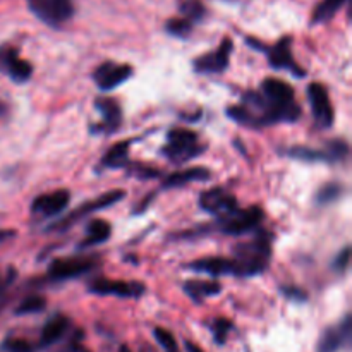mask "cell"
I'll use <instances>...</instances> for the list:
<instances>
[{"instance_id":"14","label":"cell","mask_w":352,"mask_h":352,"mask_svg":"<svg viewBox=\"0 0 352 352\" xmlns=\"http://www.w3.org/2000/svg\"><path fill=\"white\" fill-rule=\"evenodd\" d=\"M0 71L16 82H26L33 76V65L19 57V52L14 47L0 48Z\"/></svg>"},{"instance_id":"18","label":"cell","mask_w":352,"mask_h":352,"mask_svg":"<svg viewBox=\"0 0 352 352\" xmlns=\"http://www.w3.org/2000/svg\"><path fill=\"white\" fill-rule=\"evenodd\" d=\"M212 179V172L205 167H191L186 168V170L174 172V174L167 175L162 184L164 189H172V188H182L186 184H191V182H205Z\"/></svg>"},{"instance_id":"15","label":"cell","mask_w":352,"mask_h":352,"mask_svg":"<svg viewBox=\"0 0 352 352\" xmlns=\"http://www.w3.org/2000/svg\"><path fill=\"white\" fill-rule=\"evenodd\" d=\"M96 110L100 113V124L98 126H91V133L98 134H113L122 124V110L120 105L113 98H96L95 102Z\"/></svg>"},{"instance_id":"17","label":"cell","mask_w":352,"mask_h":352,"mask_svg":"<svg viewBox=\"0 0 352 352\" xmlns=\"http://www.w3.org/2000/svg\"><path fill=\"white\" fill-rule=\"evenodd\" d=\"M69 201H71V195L67 189H57L54 192H47V195L34 198L31 212L43 217H57L58 213L67 208Z\"/></svg>"},{"instance_id":"10","label":"cell","mask_w":352,"mask_h":352,"mask_svg":"<svg viewBox=\"0 0 352 352\" xmlns=\"http://www.w3.org/2000/svg\"><path fill=\"white\" fill-rule=\"evenodd\" d=\"M98 265L95 258H65V260H54L48 267V277L50 280L62 282L69 278L81 277L88 274Z\"/></svg>"},{"instance_id":"22","label":"cell","mask_w":352,"mask_h":352,"mask_svg":"<svg viewBox=\"0 0 352 352\" xmlns=\"http://www.w3.org/2000/svg\"><path fill=\"white\" fill-rule=\"evenodd\" d=\"M112 236V226H110L107 220L95 219L88 223V229H86V237L82 239L81 248H89L96 246L100 243H105Z\"/></svg>"},{"instance_id":"1","label":"cell","mask_w":352,"mask_h":352,"mask_svg":"<svg viewBox=\"0 0 352 352\" xmlns=\"http://www.w3.org/2000/svg\"><path fill=\"white\" fill-rule=\"evenodd\" d=\"M265 110V126L275 122H296L301 116V107L289 82L277 78H267L260 88Z\"/></svg>"},{"instance_id":"30","label":"cell","mask_w":352,"mask_h":352,"mask_svg":"<svg viewBox=\"0 0 352 352\" xmlns=\"http://www.w3.org/2000/svg\"><path fill=\"white\" fill-rule=\"evenodd\" d=\"M325 151L327 155H329L330 164H333V162H342L346 160L347 155H349V144L344 140H333L327 143Z\"/></svg>"},{"instance_id":"9","label":"cell","mask_w":352,"mask_h":352,"mask_svg":"<svg viewBox=\"0 0 352 352\" xmlns=\"http://www.w3.org/2000/svg\"><path fill=\"white\" fill-rule=\"evenodd\" d=\"M306 91H308L309 105H311L316 124L320 127H323V129L332 127L333 120H336V112H333L332 100H330L325 86L320 85V82H311Z\"/></svg>"},{"instance_id":"36","label":"cell","mask_w":352,"mask_h":352,"mask_svg":"<svg viewBox=\"0 0 352 352\" xmlns=\"http://www.w3.org/2000/svg\"><path fill=\"white\" fill-rule=\"evenodd\" d=\"M282 294H285L289 299H292V301L299 302H305L306 299H308V294L298 287H282Z\"/></svg>"},{"instance_id":"40","label":"cell","mask_w":352,"mask_h":352,"mask_svg":"<svg viewBox=\"0 0 352 352\" xmlns=\"http://www.w3.org/2000/svg\"><path fill=\"white\" fill-rule=\"evenodd\" d=\"M184 346H186V351H188V352H203L198 346H195V344L189 342V340H186Z\"/></svg>"},{"instance_id":"41","label":"cell","mask_w":352,"mask_h":352,"mask_svg":"<svg viewBox=\"0 0 352 352\" xmlns=\"http://www.w3.org/2000/svg\"><path fill=\"white\" fill-rule=\"evenodd\" d=\"M119 352H131L129 349H127V347L126 346H122V347H120V349H119Z\"/></svg>"},{"instance_id":"28","label":"cell","mask_w":352,"mask_h":352,"mask_svg":"<svg viewBox=\"0 0 352 352\" xmlns=\"http://www.w3.org/2000/svg\"><path fill=\"white\" fill-rule=\"evenodd\" d=\"M45 308H47V299L41 296H30L17 306L16 315H33V313H41Z\"/></svg>"},{"instance_id":"31","label":"cell","mask_w":352,"mask_h":352,"mask_svg":"<svg viewBox=\"0 0 352 352\" xmlns=\"http://www.w3.org/2000/svg\"><path fill=\"white\" fill-rule=\"evenodd\" d=\"M127 172L134 177H140V179H158L162 175V172L158 168L150 167V165H144V164H138V162H131L126 165Z\"/></svg>"},{"instance_id":"24","label":"cell","mask_w":352,"mask_h":352,"mask_svg":"<svg viewBox=\"0 0 352 352\" xmlns=\"http://www.w3.org/2000/svg\"><path fill=\"white\" fill-rule=\"evenodd\" d=\"M347 2H349V0H322V2L315 7V10H313L311 24L329 23V21L333 19V16H336Z\"/></svg>"},{"instance_id":"21","label":"cell","mask_w":352,"mask_h":352,"mask_svg":"<svg viewBox=\"0 0 352 352\" xmlns=\"http://www.w3.org/2000/svg\"><path fill=\"white\" fill-rule=\"evenodd\" d=\"M129 146L131 141H120L116 143L105 155L102 157L100 164L103 168H126L129 164Z\"/></svg>"},{"instance_id":"11","label":"cell","mask_w":352,"mask_h":352,"mask_svg":"<svg viewBox=\"0 0 352 352\" xmlns=\"http://www.w3.org/2000/svg\"><path fill=\"white\" fill-rule=\"evenodd\" d=\"M134 69L129 64H117V62H103L93 72L96 86L103 93L112 91L127 81L133 76Z\"/></svg>"},{"instance_id":"20","label":"cell","mask_w":352,"mask_h":352,"mask_svg":"<svg viewBox=\"0 0 352 352\" xmlns=\"http://www.w3.org/2000/svg\"><path fill=\"white\" fill-rule=\"evenodd\" d=\"M69 327H71V322H69L67 316L64 315H55L54 318L48 320L47 325L41 330L40 347H50L54 346V344H57L58 340L64 339Z\"/></svg>"},{"instance_id":"38","label":"cell","mask_w":352,"mask_h":352,"mask_svg":"<svg viewBox=\"0 0 352 352\" xmlns=\"http://www.w3.org/2000/svg\"><path fill=\"white\" fill-rule=\"evenodd\" d=\"M155 198V192H151V195L150 196H148V198H144L143 199V201H141V205L140 206H138V208L136 210H134V215H140V213H143L144 212V210H146L148 208V205H150V201H151V199H153Z\"/></svg>"},{"instance_id":"37","label":"cell","mask_w":352,"mask_h":352,"mask_svg":"<svg viewBox=\"0 0 352 352\" xmlns=\"http://www.w3.org/2000/svg\"><path fill=\"white\" fill-rule=\"evenodd\" d=\"M81 339H82V332L79 330V332H76V336L72 337L71 342L67 344V347L65 349H62L60 352H79L82 349L81 347Z\"/></svg>"},{"instance_id":"3","label":"cell","mask_w":352,"mask_h":352,"mask_svg":"<svg viewBox=\"0 0 352 352\" xmlns=\"http://www.w3.org/2000/svg\"><path fill=\"white\" fill-rule=\"evenodd\" d=\"M205 151L199 136L191 129H184V127H175V129L168 131L167 143L162 148V155L172 164H184V162L192 160L198 155Z\"/></svg>"},{"instance_id":"34","label":"cell","mask_w":352,"mask_h":352,"mask_svg":"<svg viewBox=\"0 0 352 352\" xmlns=\"http://www.w3.org/2000/svg\"><path fill=\"white\" fill-rule=\"evenodd\" d=\"M2 349L6 352H34L33 344L24 339H7L2 344Z\"/></svg>"},{"instance_id":"29","label":"cell","mask_w":352,"mask_h":352,"mask_svg":"<svg viewBox=\"0 0 352 352\" xmlns=\"http://www.w3.org/2000/svg\"><path fill=\"white\" fill-rule=\"evenodd\" d=\"M340 195H342V186L337 184V182H329V184L320 188L315 199L318 205H330V203H333L336 199H339Z\"/></svg>"},{"instance_id":"32","label":"cell","mask_w":352,"mask_h":352,"mask_svg":"<svg viewBox=\"0 0 352 352\" xmlns=\"http://www.w3.org/2000/svg\"><path fill=\"white\" fill-rule=\"evenodd\" d=\"M230 329H232V323L226 318H219L213 322V339L219 346H223L227 340V336H229Z\"/></svg>"},{"instance_id":"4","label":"cell","mask_w":352,"mask_h":352,"mask_svg":"<svg viewBox=\"0 0 352 352\" xmlns=\"http://www.w3.org/2000/svg\"><path fill=\"white\" fill-rule=\"evenodd\" d=\"M248 45L254 48V50L265 52L268 57V62H270L272 67L275 69H285L291 74L298 76V78H305L306 71L294 60L292 57V38L291 36H284L277 41L272 47H267L261 41L253 40V38H248Z\"/></svg>"},{"instance_id":"25","label":"cell","mask_w":352,"mask_h":352,"mask_svg":"<svg viewBox=\"0 0 352 352\" xmlns=\"http://www.w3.org/2000/svg\"><path fill=\"white\" fill-rule=\"evenodd\" d=\"M287 157L294 158V160L301 162H327L330 164L329 155H327L325 150H316V148H308V146H292L287 148L284 151Z\"/></svg>"},{"instance_id":"5","label":"cell","mask_w":352,"mask_h":352,"mask_svg":"<svg viewBox=\"0 0 352 352\" xmlns=\"http://www.w3.org/2000/svg\"><path fill=\"white\" fill-rule=\"evenodd\" d=\"M28 9L34 17L50 28H60L74 17L72 0H26Z\"/></svg>"},{"instance_id":"8","label":"cell","mask_w":352,"mask_h":352,"mask_svg":"<svg viewBox=\"0 0 352 352\" xmlns=\"http://www.w3.org/2000/svg\"><path fill=\"white\" fill-rule=\"evenodd\" d=\"M88 291L96 296H116V298L138 299L146 292L141 282L112 280V278H95L89 282Z\"/></svg>"},{"instance_id":"6","label":"cell","mask_w":352,"mask_h":352,"mask_svg":"<svg viewBox=\"0 0 352 352\" xmlns=\"http://www.w3.org/2000/svg\"><path fill=\"white\" fill-rule=\"evenodd\" d=\"M265 213L260 206H248V208H234L227 215L220 217L219 227L220 232L229 234V236H243V234L254 230L263 220Z\"/></svg>"},{"instance_id":"23","label":"cell","mask_w":352,"mask_h":352,"mask_svg":"<svg viewBox=\"0 0 352 352\" xmlns=\"http://www.w3.org/2000/svg\"><path fill=\"white\" fill-rule=\"evenodd\" d=\"M184 291L192 301L199 302L210 296H217L222 292V285L219 282H203V280H189L184 284Z\"/></svg>"},{"instance_id":"19","label":"cell","mask_w":352,"mask_h":352,"mask_svg":"<svg viewBox=\"0 0 352 352\" xmlns=\"http://www.w3.org/2000/svg\"><path fill=\"white\" fill-rule=\"evenodd\" d=\"M191 270L201 272V274L213 275V277H220V275H234V263L230 258H203V260H196L188 265Z\"/></svg>"},{"instance_id":"12","label":"cell","mask_w":352,"mask_h":352,"mask_svg":"<svg viewBox=\"0 0 352 352\" xmlns=\"http://www.w3.org/2000/svg\"><path fill=\"white\" fill-rule=\"evenodd\" d=\"M232 48L234 41L230 38H223V41L219 45L217 50L196 58L195 64H192L195 71L199 72V74H220V72L229 67Z\"/></svg>"},{"instance_id":"13","label":"cell","mask_w":352,"mask_h":352,"mask_svg":"<svg viewBox=\"0 0 352 352\" xmlns=\"http://www.w3.org/2000/svg\"><path fill=\"white\" fill-rule=\"evenodd\" d=\"M199 208L205 210L210 215H215L217 219L227 215L237 208L236 196L223 188H213L199 195Z\"/></svg>"},{"instance_id":"39","label":"cell","mask_w":352,"mask_h":352,"mask_svg":"<svg viewBox=\"0 0 352 352\" xmlns=\"http://www.w3.org/2000/svg\"><path fill=\"white\" fill-rule=\"evenodd\" d=\"M7 113H9V105L3 100H0V119H6Z\"/></svg>"},{"instance_id":"7","label":"cell","mask_w":352,"mask_h":352,"mask_svg":"<svg viewBox=\"0 0 352 352\" xmlns=\"http://www.w3.org/2000/svg\"><path fill=\"white\" fill-rule=\"evenodd\" d=\"M124 198H126V191H122V189H112V191L105 192V195L98 196V198L86 201L85 205L79 206L78 210H74V212L69 213L67 217H64L62 220H58L57 223H54V226L48 227V230H65V229H69V227L74 226L78 220L88 217L89 213H95V212H100V210L110 208V206H113L116 203H119L120 199H124Z\"/></svg>"},{"instance_id":"33","label":"cell","mask_w":352,"mask_h":352,"mask_svg":"<svg viewBox=\"0 0 352 352\" xmlns=\"http://www.w3.org/2000/svg\"><path fill=\"white\" fill-rule=\"evenodd\" d=\"M153 336H155V339H157V342L160 344L162 347H164L165 352H179L177 342H175L174 336H172V333L168 332V330L155 329Z\"/></svg>"},{"instance_id":"27","label":"cell","mask_w":352,"mask_h":352,"mask_svg":"<svg viewBox=\"0 0 352 352\" xmlns=\"http://www.w3.org/2000/svg\"><path fill=\"white\" fill-rule=\"evenodd\" d=\"M192 26H195V24L182 16V17H174V19H168L167 24H165V30H167L172 36L188 38L189 34H191Z\"/></svg>"},{"instance_id":"42","label":"cell","mask_w":352,"mask_h":352,"mask_svg":"<svg viewBox=\"0 0 352 352\" xmlns=\"http://www.w3.org/2000/svg\"><path fill=\"white\" fill-rule=\"evenodd\" d=\"M79 352H89V351H86V349H81Z\"/></svg>"},{"instance_id":"16","label":"cell","mask_w":352,"mask_h":352,"mask_svg":"<svg viewBox=\"0 0 352 352\" xmlns=\"http://www.w3.org/2000/svg\"><path fill=\"white\" fill-rule=\"evenodd\" d=\"M352 320L347 315L339 325L330 327L323 332L318 342V352H339L351 344Z\"/></svg>"},{"instance_id":"35","label":"cell","mask_w":352,"mask_h":352,"mask_svg":"<svg viewBox=\"0 0 352 352\" xmlns=\"http://www.w3.org/2000/svg\"><path fill=\"white\" fill-rule=\"evenodd\" d=\"M349 261H351V250L349 246H346L339 254H337L336 261H333V270L346 272L347 267H349Z\"/></svg>"},{"instance_id":"26","label":"cell","mask_w":352,"mask_h":352,"mask_svg":"<svg viewBox=\"0 0 352 352\" xmlns=\"http://www.w3.org/2000/svg\"><path fill=\"white\" fill-rule=\"evenodd\" d=\"M179 10H181L182 16H184L186 19L191 21L192 24L199 23V21L205 19L206 16V9L205 6H203L201 0H184V2L181 3V7H179Z\"/></svg>"},{"instance_id":"2","label":"cell","mask_w":352,"mask_h":352,"mask_svg":"<svg viewBox=\"0 0 352 352\" xmlns=\"http://www.w3.org/2000/svg\"><path fill=\"white\" fill-rule=\"evenodd\" d=\"M272 256V239L267 232L260 230L250 243L236 246L234 258V275L236 277H254L268 268Z\"/></svg>"}]
</instances>
